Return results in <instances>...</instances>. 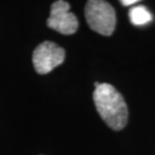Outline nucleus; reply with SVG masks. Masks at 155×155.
Wrapping results in <instances>:
<instances>
[{
  "mask_svg": "<svg viewBox=\"0 0 155 155\" xmlns=\"http://www.w3.org/2000/svg\"><path fill=\"white\" fill-rule=\"evenodd\" d=\"M96 108L101 118L111 129L119 131L128 121V108L125 100L112 85L99 84L93 93Z\"/></svg>",
  "mask_w": 155,
  "mask_h": 155,
  "instance_id": "f257e3e1",
  "label": "nucleus"
},
{
  "mask_svg": "<svg viewBox=\"0 0 155 155\" xmlns=\"http://www.w3.org/2000/svg\"><path fill=\"white\" fill-rule=\"evenodd\" d=\"M85 16L91 29L102 35L110 36L115 30L116 13L109 2L90 0L85 7Z\"/></svg>",
  "mask_w": 155,
  "mask_h": 155,
  "instance_id": "f03ea898",
  "label": "nucleus"
},
{
  "mask_svg": "<svg viewBox=\"0 0 155 155\" xmlns=\"http://www.w3.org/2000/svg\"><path fill=\"white\" fill-rule=\"evenodd\" d=\"M64 58L66 51L61 46L52 41H43L33 51L32 63L36 73L46 75L63 64Z\"/></svg>",
  "mask_w": 155,
  "mask_h": 155,
  "instance_id": "7ed1b4c3",
  "label": "nucleus"
},
{
  "mask_svg": "<svg viewBox=\"0 0 155 155\" xmlns=\"http://www.w3.org/2000/svg\"><path fill=\"white\" fill-rule=\"evenodd\" d=\"M70 3L64 0H58L51 4V15L46 24L49 28L64 35H74L79 27L78 18L70 11Z\"/></svg>",
  "mask_w": 155,
  "mask_h": 155,
  "instance_id": "20e7f679",
  "label": "nucleus"
},
{
  "mask_svg": "<svg viewBox=\"0 0 155 155\" xmlns=\"http://www.w3.org/2000/svg\"><path fill=\"white\" fill-rule=\"evenodd\" d=\"M130 21L134 25H145L152 20V14L145 6L138 5L130 9L129 11Z\"/></svg>",
  "mask_w": 155,
  "mask_h": 155,
  "instance_id": "39448f33",
  "label": "nucleus"
},
{
  "mask_svg": "<svg viewBox=\"0 0 155 155\" xmlns=\"http://www.w3.org/2000/svg\"><path fill=\"white\" fill-rule=\"evenodd\" d=\"M137 2H138V0H123V1H121V3L125 6L132 5V4H134V3H137Z\"/></svg>",
  "mask_w": 155,
  "mask_h": 155,
  "instance_id": "423d86ee",
  "label": "nucleus"
}]
</instances>
